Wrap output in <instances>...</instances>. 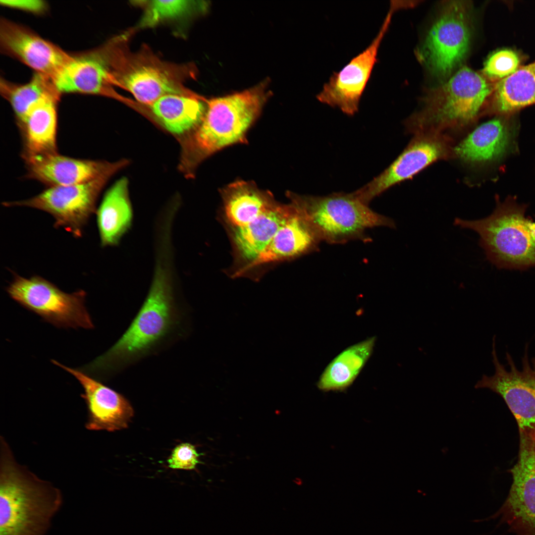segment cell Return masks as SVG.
<instances>
[{
    "label": "cell",
    "instance_id": "6da1fadb",
    "mask_svg": "<svg viewBox=\"0 0 535 535\" xmlns=\"http://www.w3.org/2000/svg\"><path fill=\"white\" fill-rule=\"evenodd\" d=\"M154 273L147 297L130 325L107 352L79 369L99 379L121 363L152 347L170 331L176 321L175 274L172 243L155 245Z\"/></svg>",
    "mask_w": 535,
    "mask_h": 535
},
{
    "label": "cell",
    "instance_id": "7a4b0ae2",
    "mask_svg": "<svg viewBox=\"0 0 535 535\" xmlns=\"http://www.w3.org/2000/svg\"><path fill=\"white\" fill-rule=\"evenodd\" d=\"M63 503L60 489L20 464L0 437V535H46Z\"/></svg>",
    "mask_w": 535,
    "mask_h": 535
},
{
    "label": "cell",
    "instance_id": "3957f363",
    "mask_svg": "<svg viewBox=\"0 0 535 535\" xmlns=\"http://www.w3.org/2000/svg\"><path fill=\"white\" fill-rule=\"evenodd\" d=\"M268 86L265 80L242 92L207 100L204 117L184 147L182 166L190 172L217 151L245 142L247 131L271 96Z\"/></svg>",
    "mask_w": 535,
    "mask_h": 535
},
{
    "label": "cell",
    "instance_id": "277c9868",
    "mask_svg": "<svg viewBox=\"0 0 535 535\" xmlns=\"http://www.w3.org/2000/svg\"><path fill=\"white\" fill-rule=\"evenodd\" d=\"M526 208L509 198L486 217H456L453 224L477 233L486 259L497 268L524 270L535 267V220L526 216Z\"/></svg>",
    "mask_w": 535,
    "mask_h": 535
},
{
    "label": "cell",
    "instance_id": "5b68a950",
    "mask_svg": "<svg viewBox=\"0 0 535 535\" xmlns=\"http://www.w3.org/2000/svg\"><path fill=\"white\" fill-rule=\"evenodd\" d=\"M288 195L321 241L330 244L355 240L365 242L369 239L366 233L368 229L396 228L393 219L374 212L353 192L321 196L291 193Z\"/></svg>",
    "mask_w": 535,
    "mask_h": 535
},
{
    "label": "cell",
    "instance_id": "8992f818",
    "mask_svg": "<svg viewBox=\"0 0 535 535\" xmlns=\"http://www.w3.org/2000/svg\"><path fill=\"white\" fill-rule=\"evenodd\" d=\"M124 40L116 47L111 61L112 85L128 92L141 103L151 106L169 94L196 95L184 83L194 75L190 66L168 63L143 48L136 53L127 50Z\"/></svg>",
    "mask_w": 535,
    "mask_h": 535
},
{
    "label": "cell",
    "instance_id": "52a82bcc",
    "mask_svg": "<svg viewBox=\"0 0 535 535\" xmlns=\"http://www.w3.org/2000/svg\"><path fill=\"white\" fill-rule=\"evenodd\" d=\"M494 89L486 77L464 67L430 92L413 124L421 133L467 125L476 119Z\"/></svg>",
    "mask_w": 535,
    "mask_h": 535
},
{
    "label": "cell",
    "instance_id": "ba28073f",
    "mask_svg": "<svg viewBox=\"0 0 535 535\" xmlns=\"http://www.w3.org/2000/svg\"><path fill=\"white\" fill-rule=\"evenodd\" d=\"M13 274L6 290L25 309L58 328L94 327L85 306L86 293L83 290L68 293L40 276L26 278Z\"/></svg>",
    "mask_w": 535,
    "mask_h": 535
},
{
    "label": "cell",
    "instance_id": "9c48e42d",
    "mask_svg": "<svg viewBox=\"0 0 535 535\" xmlns=\"http://www.w3.org/2000/svg\"><path fill=\"white\" fill-rule=\"evenodd\" d=\"M491 356L494 374H483L475 388H486L500 396L517 422L519 434L535 441V355L530 360L529 344L527 343L522 357V368L518 369L507 352V369L499 360L496 336H494Z\"/></svg>",
    "mask_w": 535,
    "mask_h": 535
},
{
    "label": "cell",
    "instance_id": "30bf717a",
    "mask_svg": "<svg viewBox=\"0 0 535 535\" xmlns=\"http://www.w3.org/2000/svg\"><path fill=\"white\" fill-rule=\"evenodd\" d=\"M113 174L77 184L49 187L27 199L2 203L7 207H25L51 214L55 228H63L74 237L82 236L84 227L96 213L99 197Z\"/></svg>",
    "mask_w": 535,
    "mask_h": 535
},
{
    "label": "cell",
    "instance_id": "8fae6325",
    "mask_svg": "<svg viewBox=\"0 0 535 535\" xmlns=\"http://www.w3.org/2000/svg\"><path fill=\"white\" fill-rule=\"evenodd\" d=\"M469 4L452 1L443 7L426 39L423 54L436 76L444 78L466 56L471 37Z\"/></svg>",
    "mask_w": 535,
    "mask_h": 535
},
{
    "label": "cell",
    "instance_id": "7c38bea8",
    "mask_svg": "<svg viewBox=\"0 0 535 535\" xmlns=\"http://www.w3.org/2000/svg\"><path fill=\"white\" fill-rule=\"evenodd\" d=\"M390 7L378 33L370 44L340 70L334 72L317 95L321 103L337 107L348 115L358 110L363 94L377 61V54L393 12Z\"/></svg>",
    "mask_w": 535,
    "mask_h": 535
},
{
    "label": "cell",
    "instance_id": "4fadbf2b",
    "mask_svg": "<svg viewBox=\"0 0 535 535\" xmlns=\"http://www.w3.org/2000/svg\"><path fill=\"white\" fill-rule=\"evenodd\" d=\"M508 496L494 515L516 535H535V441L519 434L517 461Z\"/></svg>",
    "mask_w": 535,
    "mask_h": 535
},
{
    "label": "cell",
    "instance_id": "5bb4252c",
    "mask_svg": "<svg viewBox=\"0 0 535 535\" xmlns=\"http://www.w3.org/2000/svg\"><path fill=\"white\" fill-rule=\"evenodd\" d=\"M450 154L447 141L434 132H423L383 172L353 192L363 203L370 202L393 185L411 178Z\"/></svg>",
    "mask_w": 535,
    "mask_h": 535
},
{
    "label": "cell",
    "instance_id": "9a60e30c",
    "mask_svg": "<svg viewBox=\"0 0 535 535\" xmlns=\"http://www.w3.org/2000/svg\"><path fill=\"white\" fill-rule=\"evenodd\" d=\"M114 46L113 38L98 48L72 54L52 79L59 92L115 97L110 81Z\"/></svg>",
    "mask_w": 535,
    "mask_h": 535
},
{
    "label": "cell",
    "instance_id": "2e32d148",
    "mask_svg": "<svg viewBox=\"0 0 535 535\" xmlns=\"http://www.w3.org/2000/svg\"><path fill=\"white\" fill-rule=\"evenodd\" d=\"M1 53L52 79L71 55L31 29L2 18L0 22Z\"/></svg>",
    "mask_w": 535,
    "mask_h": 535
},
{
    "label": "cell",
    "instance_id": "e0dca14e",
    "mask_svg": "<svg viewBox=\"0 0 535 535\" xmlns=\"http://www.w3.org/2000/svg\"><path fill=\"white\" fill-rule=\"evenodd\" d=\"M51 362L71 374L82 386L84 393L81 397L87 411V429L112 432L128 427L134 411L124 397L78 369L69 368L54 360Z\"/></svg>",
    "mask_w": 535,
    "mask_h": 535
},
{
    "label": "cell",
    "instance_id": "ac0fdd59",
    "mask_svg": "<svg viewBox=\"0 0 535 535\" xmlns=\"http://www.w3.org/2000/svg\"><path fill=\"white\" fill-rule=\"evenodd\" d=\"M27 177L49 187L67 186L88 182L107 174H114L127 161L70 158L57 153L24 158Z\"/></svg>",
    "mask_w": 535,
    "mask_h": 535
},
{
    "label": "cell",
    "instance_id": "d6986e66",
    "mask_svg": "<svg viewBox=\"0 0 535 535\" xmlns=\"http://www.w3.org/2000/svg\"><path fill=\"white\" fill-rule=\"evenodd\" d=\"M514 136L511 123L506 119L494 118L477 127L456 147L454 153L471 163L492 162L506 155Z\"/></svg>",
    "mask_w": 535,
    "mask_h": 535
},
{
    "label": "cell",
    "instance_id": "ffe728a7",
    "mask_svg": "<svg viewBox=\"0 0 535 535\" xmlns=\"http://www.w3.org/2000/svg\"><path fill=\"white\" fill-rule=\"evenodd\" d=\"M61 94L50 93L29 110L19 127L24 139L23 158L56 153L57 107Z\"/></svg>",
    "mask_w": 535,
    "mask_h": 535
},
{
    "label": "cell",
    "instance_id": "44dd1931",
    "mask_svg": "<svg viewBox=\"0 0 535 535\" xmlns=\"http://www.w3.org/2000/svg\"><path fill=\"white\" fill-rule=\"evenodd\" d=\"M294 206L293 214L278 229L267 248L248 267L292 258L318 249L321 240Z\"/></svg>",
    "mask_w": 535,
    "mask_h": 535
},
{
    "label": "cell",
    "instance_id": "7402d4cb",
    "mask_svg": "<svg viewBox=\"0 0 535 535\" xmlns=\"http://www.w3.org/2000/svg\"><path fill=\"white\" fill-rule=\"evenodd\" d=\"M96 214L101 245L106 247L118 245L131 228L133 219L126 177L117 180L107 190Z\"/></svg>",
    "mask_w": 535,
    "mask_h": 535
},
{
    "label": "cell",
    "instance_id": "603a6c76",
    "mask_svg": "<svg viewBox=\"0 0 535 535\" xmlns=\"http://www.w3.org/2000/svg\"><path fill=\"white\" fill-rule=\"evenodd\" d=\"M295 210L292 203L283 205L274 202L251 222L236 228L234 240L241 256L250 263L256 260Z\"/></svg>",
    "mask_w": 535,
    "mask_h": 535
},
{
    "label": "cell",
    "instance_id": "cb8c5ba5",
    "mask_svg": "<svg viewBox=\"0 0 535 535\" xmlns=\"http://www.w3.org/2000/svg\"><path fill=\"white\" fill-rule=\"evenodd\" d=\"M207 100L196 94H169L150 106L166 130L180 135L192 131L200 123L207 109Z\"/></svg>",
    "mask_w": 535,
    "mask_h": 535
},
{
    "label": "cell",
    "instance_id": "d4e9b609",
    "mask_svg": "<svg viewBox=\"0 0 535 535\" xmlns=\"http://www.w3.org/2000/svg\"><path fill=\"white\" fill-rule=\"evenodd\" d=\"M376 337L351 345L339 354L321 374L317 386L324 392H343L354 382L371 357Z\"/></svg>",
    "mask_w": 535,
    "mask_h": 535
},
{
    "label": "cell",
    "instance_id": "484cf974",
    "mask_svg": "<svg viewBox=\"0 0 535 535\" xmlns=\"http://www.w3.org/2000/svg\"><path fill=\"white\" fill-rule=\"evenodd\" d=\"M224 194L226 216L236 228L251 222L275 202L269 193L243 181L230 184Z\"/></svg>",
    "mask_w": 535,
    "mask_h": 535
},
{
    "label": "cell",
    "instance_id": "4316f807",
    "mask_svg": "<svg viewBox=\"0 0 535 535\" xmlns=\"http://www.w3.org/2000/svg\"><path fill=\"white\" fill-rule=\"evenodd\" d=\"M493 106L500 114H508L535 104V62L519 67L494 88Z\"/></svg>",
    "mask_w": 535,
    "mask_h": 535
},
{
    "label": "cell",
    "instance_id": "83f0119b",
    "mask_svg": "<svg viewBox=\"0 0 535 535\" xmlns=\"http://www.w3.org/2000/svg\"><path fill=\"white\" fill-rule=\"evenodd\" d=\"M56 91H58L52 78L38 73L35 72L31 80L24 84L0 79V94L10 104L19 127L32 107L46 95Z\"/></svg>",
    "mask_w": 535,
    "mask_h": 535
},
{
    "label": "cell",
    "instance_id": "f1b7e54d",
    "mask_svg": "<svg viewBox=\"0 0 535 535\" xmlns=\"http://www.w3.org/2000/svg\"><path fill=\"white\" fill-rule=\"evenodd\" d=\"M193 0H151L146 4L138 28L153 27L167 20L186 17L201 8L202 4Z\"/></svg>",
    "mask_w": 535,
    "mask_h": 535
},
{
    "label": "cell",
    "instance_id": "f546056e",
    "mask_svg": "<svg viewBox=\"0 0 535 535\" xmlns=\"http://www.w3.org/2000/svg\"><path fill=\"white\" fill-rule=\"evenodd\" d=\"M520 64V58L514 51L499 50L490 55L484 64V73L490 78L503 79L515 72Z\"/></svg>",
    "mask_w": 535,
    "mask_h": 535
},
{
    "label": "cell",
    "instance_id": "4dcf8cb0",
    "mask_svg": "<svg viewBox=\"0 0 535 535\" xmlns=\"http://www.w3.org/2000/svg\"><path fill=\"white\" fill-rule=\"evenodd\" d=\"M199 456L194 445L183 443L174 448L167 462L172 469L192 470L200 463Z\"/></svg>",
    "mask_w": 535,
    "mask_h": 535
},
{
    "label": "cell",
    "instance_id": "1f68e13d",
    "mask_svg": "<svg viewBox=\"0 0 535 535\" xmlns=\"http://www.w3.org/2000/svg\"><path fill=\"white\" fill-rule=\"evenodd\" d=\"M1 4L12 8L18 9L36 14L46 12L48 4L45 1L29 0H0Z\"/></svg>",
    "mask_w": 535,
    "mask_h": 535
}]
</instances>
